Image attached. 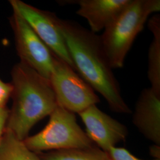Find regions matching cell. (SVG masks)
<instances>
[{"label":"cell","instance_id":"6da1fadb","mask_svg":"<svg viewBox=\"0 0 160 160\" xmlns=\"http://www.w3.org/2000/svg\"><path fill=\"white\" fill-rule=\"evenodd\" d=\"M58 24L80 77L104 97L113 112L131 113L103 52L100 36L74 21L58 18Z\"/></svg>","mask_w":160,"mask_h":160},{"label":"cell","instance_id":"7a4b0ae2","mask_svg":"<svg viewBox=\"0 0 160 160\" xmlns=\"http://www.w3.org/2000/svg\"><path fill=\"white\" fill-rule=\"evenodd\" d=\"M12 86L7 129L24 141L33 127L58 106L50 80L20 62L11 72Z\"/></svg>","mask_w":160,"mask_h":160},{"label":"cell","instance_id":"3957f363","mask_svg":"<svg viewBox=\"0 0 160 160\" xmlns=\"http://www.w3.org/2000/svg\"><path fill=\"white\" fill-rule=\"evenodd\" d=\"M160 11V0H132L120 15L104 30L100 39L112 69L123 67L126 55L151 14Z\"/></svg>","mask_w":160,"mask_h":160},{"label":"cell","instance_id":"277c9868","mask_svg":"<svg viewBox=\"0 0 160 160\" xmlns=\"http://www.w3.org/2000/svg\"><path fill=\"white\" fill-rule=\"evenodd\" d=\"M23 142L30 150L37 154L94 146L78 124L75 113L59 106L49 115L45 127L38 133L26 138Z\"/></svg>","mask_w":160,"mask_h":160},{"label":"cell","instance_id":"5b68a950","mask_svg":"<svg viewBox=\"0 0 160 160\" xmlns=\"http://www.w3.org/2000/svg\"><path fill=\"white\" fill-rule=\"evenodd\" d=\"M49 80L58 106L72 113L78 114L100 102V98L92 87L68 63L55 55Z\"/></svg>","mask_w":160,"mask_h":160},{"label":"cell","instance_id":"8992f818","mask_svg":"<svg viewBox=\"0 0 160 160\" xmlns=\"http://www.w3.org/2000/svg\"><path fill=\"white\" fill-rule=\"evenodd\" d=\"M10 23L20 62L50 80L53 67V53L27 22L14 10L10 18Z\"/></svg>","mask_w":160,"mask_h":160},{"label":"cell","instance_id":"52a82bcc","mask_svg":"<svg viewBox=\"0 0 160 160\" xmlns=\"http://www.w3.org/2000/svg\"><path fill=\"white\" fill-rule=\"evenodd\" d=\"M12 10L18 12L51 51L75 71L63 35L53 12L42 10L20 0H10Z\"/></svg>","mask_w":160,"mask_h":160},{"label":"cell","instance_id":"ba28073f","mask_svg":"<svg viewBox=\"0 0 160 160\" xmlns=\"http://www.w3.org/2000/svg\"><path fill=\"white\" fill-rule=\"evenodd\" d=\"M78 114L85 125L87 135L102 150L107 152L116 144L125 141L128 135L126 126L96 105H92Z\"/></svg>","mask_w":160,"mask_h":160},{"label":"cell","instance_id":"9c48e42d","mask_svg":"<svg viewBox=\"0 0 160 160\" xmlns=\"http://www.w3.org/2000/svg\"><path fill=\"white\" fill-rule=\"evenodd\" d=\"M132 0H72L63 2L78 4L77 14L86 18L92 32L106 29L118 17Z\"/></svg>","mask_w":160,"mask_h":160},{"label":"cell","instance_id":"30bf717a","mask_svg":"<svg viewBox=\"0 0 160 160\" xmlns=\"http://www.w3.org/2000/svg\"><path fill=\"white\" fill-rule=\"evenodd\" d=\"M132 122L147 139L160 145V97L151 88H144L141 92Z\"/></svg>","mask_w":160,"mask_h":160},{"label":"cell","instance_id":"8fae6325","mask_svg":"<svg viewBox=\"0 0 160 160\" xmlns=\"http://www.w3.org/2000/svg\"><path fill=\"white\" fill-rule=\"evenodd\" d=\"M153 39L148 50V78L151 88L160 97V15L157 14L150 18L148 23Z\"/></svg>","mask_w":160,"mask_h":160},{"label":"cell","instance_id":"7c38bea8","mask_svg":"<svg viewBox=\"0 0 160 160\" xmlns=\"http://www.w3.org/2000/svg\"><path fill=\"white\" fill-rule=\"evenodd\" d=\"M0 160H42L39 155L30 150L23 141L6 130L0 142Z\"/></svg>","mask_w":160,"mask_h":160},{"label":"cell","instance_id":"4fadbf2b","mask_svg":"<svg viewBox=\"0 0 160 160\" xmlns=\"http://www.w3.org/2000/svg\"><path fill=\"white\" fill-rule=\"evenodd\" d=\"M38 154L42 160H111L106 152L95 145L87 148L53 151Z\"/></svg>","mask_w":160,"mask_h":160},{"label":"cell","instance_id":"5bb4252c","mask_svg":"<svg viewBox=\"0 0 160 160\" xmlns=\"http://www.w3.org/2000/svg\"><path fill=\"white\" fill-rule=\"evenodd\" d=\"M111 160H143L136 157L126 148L112 147L107 152Z\"/></svg>","mask_w":160,"mask_h":160},{"label":"cell","instance_id":"9a60e30c","mask_svg":"<svg viewBox=\"0 0 160 160\" xmlns=\"http://www.w3.org/2000/svg\"><path fill=\"white\" fill-rule=\"evenodd\" d=\"M12 86L11 82H5L0 78V108L7 106L12 96Z\"/></svg>","mask_w":160,"mask_h":160},{"label":"cell","instance_id":"2e32d148","mask_svg":"<svg viewBox=\"0 0 160 160\" xmlns=\"http://www.w3.org/2000/svg\"><path fill=\"white\" fill-rule=\"evenodd\" d=\"M10 109L7 106L0 108V142L7 130Z\"/></svg>","mask_w":160,"mask_h":160},{"label":"cell","instance_id":"e0dca14e","mask_svg":"<svg viewBox=\"0 0 160 160\" xmlns=\"http://www.w3.org/2000/svg\"><path fill=\"white\" fill-rule=\"evenodd\" d=\"M149 153L155 160H160V145L154 144L149 147Z\"/></svg>","mask_w":160,"mask_h":160}]
</instances>
